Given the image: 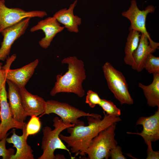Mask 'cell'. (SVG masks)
<instances>
[{"mask_svg":"<svg viewBox=\"0 0 159 159\" xmlns=\"http://www.w3.org/2000/svg\"><path fill=\"white\" fill-rule=\"evenodd\" d=\"M52 113L59 116L64 122L73 124L75 125L85 124L84 122L80 121L78 119L82 117L102 118L99 114L86 112L66 103L52 100H47L46 101L44 112L42 115Z\"/></svg>","mask_w":159,"mask_h":159,"instance_id":"obj_6","label":"cell"},{"mask_svg":"<svg viewBox=\"0 0 159 159\" xmlns=\"http://www.w3.org/2000/svg\"><path fill=\"white\" fill-rule=\"evenodd\" d=\"M2 63L1 62H0V66H2Z\"/></svg>","mask_w":159,"mask_h":159,"instance_id":"obj_29","label":"cell"},{"mask_svg":"<svg viewBox=\"0 0 159 159\" xmlns=\"http://www.w3.org/2000/svg\"><path fill=\"white\" fill-rule=\"evenodd\" d=\"M104 113L102 119L87 116L88 125L87 126L84 124L67 128V132L70 134L69 136L60 134V139L67 143L68 147H70L71 152L75 154V156L78 155L85 156L93 138L102 130L121 120L119 116H112Z\"/></svg>","mask_w":159,"mask_h":159,"instance_id":"obj_1","label":"cell"},{"mask_svg":"<svg viewBox=\"0 0 159 159\" xmlns=\"http://www.w3.org/2000/svg\"><path fill=\"white\" fill-rule=\"evenodd\" d=\"M99 105L107 115L113 117H118L121 115L120 110L111 101L101 99Z\"/></svg>","mask_w":159,"mask_h":159,"instance_id":"obj_22","label":"cell"},{"mask_svg":"<svg viewBox=\"0 0 159 159\" xmlns=\"http://www.w3.org/2000/svg\"><path fill=\"white\" fill-rule=\"evenodd\" d=\"M9 134L0 140V157L1 156L3 159H11V156L15 154L14 149L9 148L6 149V139Z\"/></svg>","mask_w":159,"mask_h":159,"instance_id":"obj_25","label":"cell"},{"mask_svg":"<svg viewBox=\"0 0 159 159\" xmlns=\"http://www.w3.org/2000/svg\"><path fill=\"white\" fill-rule=\"evenodd\" d=\"M7 98L5 84L0 90V140L6 136L10 129L15 128L22 130L26 124L24 122L16 121L13 118Z\"/></svg>","mask_w":159,"mask_h":159,"instance_id":"obj_10","label":"cell"},{"mask_svg":"<svg viewBox=\"0 0 159 159\" xmlns=\"http://www.w3.org/2000/svg\"><path fill=\"white\" fill-rule=\"evenodd\" d=\"M8 86L7 97L13 118L16 121L23 122L27 116L24 110L19 88L10 81L6 80Z\"/></svg>","mask_w":159,"mask_h":159,"instance_id":"obj_15","label":"cell"},{"mask_svg":"<svg viewBox=\"0 0 159 159\" xmlns=\"http://www.w3.org/2000/svg\"><path fill=\"white\" fill-rule=\"evenodd\" d=\"M110 156L112 159H127L122 154L121 148L117 145L110 150Z\"/></svg>","mask_w":159,"mask_h":159,"instance_id":"obj_27","label":"cell"},{"mask_svg":"<svg viewBox=\"0 0 159 159\" xmlns=\"http://www.w3.org/2000/svg\"><path fill=\"white\" fill-rule=\"evenodd\" d=\"M64 28L61 26L54 17H49L38 22L31 28L30 31L33 32L41 30L44 32L45 36L39 41V44L41 47L46 49L50 46L56 34L62 31Z\"/></svg>","mask_w":159,"mask_h":159,"instance_id":"obj_11","label":"cell"},{"mask_svg":"<svg viewBox=\"0 0 159 159\" xmlns=\"http://www.w3.org/2000/svg\"><path fill=\"white\" fill-rule=\"evenodd\" d=\"M152 83L145 85L139 83V87L143 90L147 104L152 107H159V74H153Z\"/></svg>","mask_w":159,"mask_h":159,"instance_id":"obj_19","label":"cell"},{"mask_svg":"<svg viewBox=\"0 0 159 159\" xmlns=\"http://www.w3.org/2000/svg\"><path fill=\"white\" fill-rule=\"evenodd\" d=\"M143 68L150 74H159V57L149 54L145 59Z\"/></svg>","mask_w":159,"mask_h":159,"instance_id":"obj_21","label":"cell"},{"mask_svg":"<svg viewBox=\"0 0 159 159\" xmlns=\"http://www.w3.org/2000/svg\"><path fill=\"white\" fill-rule=\"evenodd\" d=\"M25 124L22 130V135L19 136L16 133V130L13 129L11 131V136L6 139V142L13 145V147L16 148V151L13 155L11 159H34V155L33 154V150L27 144L28 137L26 136V126Z\"/></svg>","mask_w":159,"mask_h":159,"instance_id":"obj_13","label":"cell"},{"mask_svg":"<svg viewBox=\"0 0 159 159\" xmlns=\"http://www.w3.org/2000/svg\"><path fill=\"white\" fill-rule=\"evenodd\" d=\"M18 88L27 116L42 115L45 111L46 101L42 98L30 93L25 87Z\"/></svg>","mask_w":159,"mask_h":159,"instance_id":"obj_14","label":"cell"},{"mask_svg":"<svg viewBox=\"0 0 159 159\" xmlns=\"http://www.w3.org/2000/svg\"><path fill=\"white\" fill-rule=\"evenodd\" d=\"M108 87L122 105H132L133 101L128 90L127 84L122 73L106 62L102 67Z\"/></svg>","mask_w":159,"mask_h":159,"instance_id":"obj_4","label":"cell"},{"mask_svg":"<svg viewBox=\"0 0 159 159\" xmlns=\"http://www.w3.org/2000/svg\"><path fill=\"white\" fill-rule=\"evenodd\" d=\"M31 118L26 126V136L35 134L40 131L41 123L39 117L35 115L31 116Z\"/></svg>","mask_w":159,"mask_h":159,"instance_id":"obj_23","label":"cell"},{"mask_svg":"<svg viewBox=\"0 0 159 159\" xmlns=\"http://www.w3.org/2000/svg\"><path fill=\"white\" fill-rule=\"evenodd\" d=\"M0 122H1V121H0Z\"/></svg>","mask_w":159,"mask_h":159,"instance_id":"obj_31","label":"cell"},{"mask_svg":"<svg viewBox=\"0 0 159 159\" xmlns=\"http://www.w3.org/2000/svg\"><path fill=\"white\" fill-rule=\"evenodd\" d=\"M4 0H0V33L7 28L19 23L28 18H43L47 16L42 11H26L19 8H9L5 5Z\"/></svg>","mask_w":159,"mask_h":159,"instance_id":"obj_8","label":"cell"},{"mask_svg":"<svg viewBox=\"0 0 159 159\" xmlns=\"http://www.w3.org/2000/svg\"><path fill=\"white\" fill-rule=\"evenodd\" d=\"M53 121V125L54 127L53 130L49 126H45L42 129L43 136L41 144L42 153L38 159H58L57 155H54V152L57 149L66 150L69 152L71 157L72 158L69 150L60 139L59 135L64 130L75 125L65 123L57 117H54Z\"/></svg>","mask_w":159,"mask_h":159,"instance_id":"obj_3","label":"cell"},{"mask_svg":"<svg viewBox=\"0 0 159 159\" xmlns=\"http://www.w3.org/2000/svg\"><path fill=\"white\" fill-rule=\"evenodd\" d=\"M62 63L67 64L68 70L63 75L57 76L50 95L54 96L60 92L72 93L82 97L85 94L82 83L86 77L83 62L75 56H70L64 58Z\"/></svg>","mask_w":159,"mask_h":159,"instance_id":"obj_2","label":"cell"},{"mask_svg":"<svg viewBox=\"0 0 159 159\" xmlns=\"http://www.w3.org/2000/svg\"><path fill=\"white\" fill-rule=\"evenodd\" d=\"M1 120V117H0V120Z\"/></svg>","mask_w":159,"mask_h":159,"instance_id":"obj_30","label":"cell"},{"mask_svg":"<svg viewBox=\"0 0 159 159\" xmlns=\"http://www.w3.org/2000/svg\"><path fill=\"white\" fill-rule=\"evenodd\" d=\"M77 1L76 0L71 4L68 9L66 8L61 9L53 16L60 24L64 26L68 31L75 33L79 32L78 26L82 23L81 18L74 14V9Z\"/></svg>","mask_w":159,"mask_h":159,"instance_id":"obj_17","label":"cell"},{"mask_svg":"<svg viewBox=\"0 0 159 159\" xmlns=\"http://www.w3.org/2000/svg\"><path fill=\"white\" fill-rule=\"evenodd\" d=\"M136 125H141L143 130L140 133L127 132L128 134L139 135L145 143L148 141L156 142L159 139V107L155 113L149 117H141L136 122Z\"/></svg>","mask_w":159,"mask_h":159,"instance_id":"obj_12","label":"cell"},{"mask_svg":"<svg viewBox=\"0 0 159 159\" xmlns=\"http://www.w3.org/2000/svg\"><path fill=\"white\" fill-rule=\"evenodd\" d=\"M16 57L15 54L12 55L10 57H9L6 64L3 66H0V90L6 84L7 71L10 69L11 64L16 59Z\"/></svg>","mask_w":159,"mask_h":159,"instance_id":"obj_24","label":"cell"},{"mask_svg":"<svg viewBox=\"0 0 159 159\" xmlns=\"http://www.w3.org/2000/svg\"><path fill=\"white\" fill-rule=\"evenodd\" d=\"M30 19L26 18L16 24L6 28L1 32L3 38L0 48V60L4 61L9 57L12 45L25 33Z\"/></svg>","mask_w":159,"mask_h":159,"instance_id":"obj_9","label":"cell"},{"mask_svg":"<svg viewBox=\"0 0 159 159\" xmlns=\"http://www.w3.org/2000/svg\"><path fill=\"white\" fill-rule=\"evenodd\" d=\"M115 124L110 125L100 132L92 140L87 151L88 159H107L110 150L117 143L115 139Z\"/></svg>","mask_w":159,"mask_h":159,"instance_id":"obj_5","label":"cell"},{"mask_svg":"<svg viewBox=\"0 0 159 159\" xmlns=\"http://www.w3.org/2000/svg\"><path fill=\"white\" fill-rule=\"evenodd\" d=\"M101 99L97 93L91 90L88 91L86 97L85 102L91 108H94L100 103Z\"/></svg>","mask_w":159,"mask_h":159,"instance_id":"obj_26","label":"cell"},{"mask_svg":"<svg viewBox=\"0 0 159 159\" xmlns=\"http://www.w3.org/2000/svg\"><path fill=\"white\" fill-rule=\"evenodd\" d=\"M148 146L146 159H159V151H154L152 147V142L148 141L146 143Z\"/></svg>","mask_w":159,"mask_h":159,"instance_id":"obj_28","label":"cell"},{"mask_svg":"<svg viewBox=\"0 0 159 159\" xmlns=\"http://www.w3.org/2000/svg\"><path fill=\"white\" fill-rule=\"evenodd\" d=\"M155 10V8L153 5H149L145 10H140L138 8L135 0H132L129 9L123 12L122 15L129 19L131 25L129 28V31H136L145 35L148 38L150 44L157 49L159 48V43L152 39L145 26L147 15L149 13H153Z\"/></svg>","mask_w":159,"mask_h":159,"instance_id":"obj_7","label":"cell"},{"mask_svg":"<svg viewBox=\"0 0 159 159\" xmlns=\"http://www.w3.org/2000/svg\"><path fill=\"white\" fill-rule=\"evenodd\" d=\"M129 31L125 48L124 61L127 64L132 66L134 62L132 54L138 46L141 34L136 31Z\"/></svg>","mask_w":159,"mask_h":159,"instance_id":"obj_20","label":"cell"},{"mask_svg":"<svg viewBox=\"0 0 159 159\" xmlns=\"http://www.w3.org/2000/svg\"><path fill=\"white\" fill-rule=\"evenodd\" d=\"M156 49L150 44L148 37L141 34L138 46L132 54L134 62L132 68L138 72L142 71L144 69L145 59L149 54L155 52Z\"/></svg>","mask_w":159,"mask_h":159,"instance_id":"obj_18","label":"cell"},{"mask_svg":"<svg viewBox=\"0 0 159 159\" xmlns=\"http://www.w3.org/2000/svg\"><path fill=\"white\" fill-rule=\"evenodd\" d=\"M39 63L36 59L23 67L15 69H8L6 78L18 88L25 87L33 75Z\"/></svg>","mask_w":159,"mask_h":159,"instance_id":"obj_16","label":"cell"}]
</instances>
